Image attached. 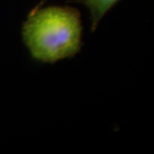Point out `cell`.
Wrapping results in <instances>:
<instances>
[{"instance_id":"7a4b0ae2","label":"cell","mask_w":154,"mask_h":154,"mask_svg":"<svg viewBox=\"0 0 154 154\" xmlns=\"http://www.w3.org/2000/svg\"><path fill=\"white\" fill-rule=\"evenodd\" d=\"M119 0H76L88 8L91 17V29L96 30L99 23L105 14L115 5Z\"/></svg>"},{"instance_id":"6da1fadb","label":"cell","mask_w":154,"mask_h":154,"mask_svg":"<svg viewBox=\"0 0 154 154\" xmlns=\"http://www.w3.org/2000/svg\"><path fill=\"white\" fill-rule=\"evenodd\" d=\"M22 33L35 60L54 63L72 57L82 48L80 12L71 7H35L23 23Z\"/></svg>"},{"instance_id":"3957f363","label":"cell","mask_w":154,"mask_h":154,"mask_svg":"<svg viewBox=\"0 0 154 154\" xmlns=\"http://www.w3.org/2000/svg\"><path fill=\"white\" fill-rule=\"evenodd\" d=\"M45 1V0H43V1H42V2H40V3H39V4H38V5L36 6V7H38V6H40V5H42V4H43V3H44Z\"/></svg>"}]
</instances>
